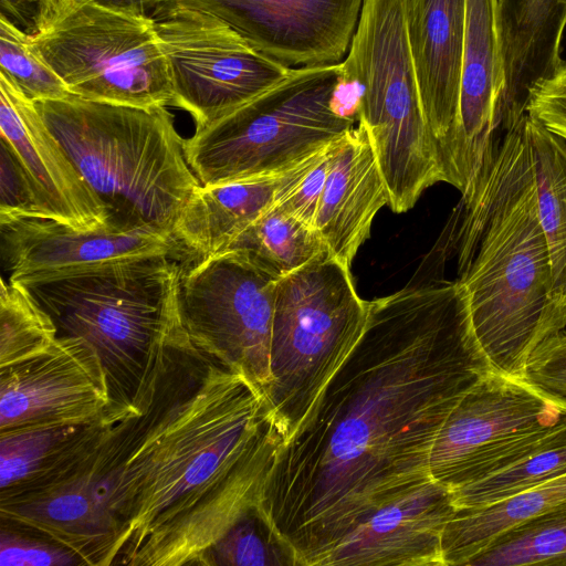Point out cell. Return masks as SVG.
I'll return each mask as SVG.
<instances>
[{"label":"cell","instance_id":"obj_1","mask_svg":"<svg viewBox=\"0 0 566 566\" xmlns=\"http://www.w3.org/2000/svg\"><path fill=\"white\" fill-rule=\"evenodd\" d=\"M492 370L458 281L370 301L360 339L265 488L261 507L296 565L321 566L376 510L430 481L438 431Z\"/></svg>","mask_w":566,"mask_h":566},{"label":"cell","instance_id":"obj_2","mask_svg":"<svg viewBox=\"0 0 566 566\" xmlns=\"http://www.w3.org/2000/svg\"><path fill=\"white\" fill-rule=\"evenodd\" d=\"M109 431L97 495L114 534L112 564L247 464L277 455L285 434L265 394L196 347L175 318Z\"/></svg>","mask_w":566,"mask_h":566},{"label":"cell","instance_id":"obj_3","mask_svg":"<svg viewBox=\"0 0 566 566\" xmlns=\"http://www.w3.org/2000/svg\"><path fill=\"white\" fill-rule=\"evenodd\" d=\"M459 279L475 337L492 369L525 380L565 332L536 209L522 117L505 129L463 200Z\"/></svg>","mask_w":566,"mask_h":566},{"label":"cell","instance_id":"obj_4","mask_svg":"<svg viewBox=\"0 0 566 566\" xmlns=\"http://www.w3.org/2000/svg\"><path fill=\"white\" fill-rule=\"evenodd\" d=\"M34 104L104 205L108 226L171 239L200 182L166 107L140 108L76 95Z\"/></svg>","mask_w":566,"mask_h":566},{"label":"cell","instance_id":"obj_5","mask_svg":"<svg viewBox=\"0 0 566 566\" xmlns=\"http://www.w3.org/2000/svg\"><path fill=\"white\" fill-rule=\"evenodd\" d=\"M180 265L170 254H155L20 284L52 317L57 336L78 337L96 352L119 405L130 401L177 312Z\"/></svg>","mask_w":566,"mask_h":566},{"label":"cell","instance_id":"obj_6","mask_svg":"<svg viewBox=\"0 0 566 566\" xmlns=\"http://www.w3.org/2000/svg\"><path fill=\"white\" fill-rule=\"evenodd\" d=\"M340 77L358 92V123L367 129L397 213L444 181L427 124L408 39L406 0H364Z\"/></svg>","mask_w":566,"mask_h":566},{"label":"cell","instance_id":"obj_7","mask_svg":"<svg viewBox=\"0 0 566 566\" xmlns=\"http://www.w3.org/2000/svg\"><path fill=\"white\" fill-rule=\"evenodd\" d=\"M339 63L292 69L269 91L185 139L201 186L275 176L354 127L338 109Z\"/></svg>","mask_w":566,"mask_h":566},{"label":"cell","instance_id":"obj_8","mask_svg":"<svg viewBox=\"0 0 566 566\" xmlns=\"http://www.w3.org/2000/svg\"><path fill=\"white\" fill-rule=\"evenodd\" d=\"M368 312L350 268L328 251L279 280L265 396L285 440L360 339Z\"/></svg>","mask_w":566,"mask_h":566},{"label":"cell","instance_id":"obj_9","mask_svg":"<svg viewBox=\"0 0 566 566\" xmlns=\"http://www.w3.org/2000/svg\"><path fill=\"white\" fill-rule=\"evenodd\" d=\"M31 49L73 95L140 108L172 105L155 20L88 0H38Z\"/></svg>","mask_w":566,"mask_h":566},{"label":"cell","instance_id":"obj_10","mask_svg":"<svg viewBox=\"0 0 566 566\" xmlns=\"http://www.w3.org/2000/svg\"><path fill=\"white\" fill-rule=\"evenodd\" d=\"M566 426V402L490 371L454 406L429 458L431 479L451 491L524 458Z\"/></svg>","mask_w":566,"mask_h":566},{"label":"cell","instance_id":"obj_11","mask_svg":"<svg viewBox=\"0 0 566 566\" xmlns=\"http://www.w3.org/2000/svg\"><path fill=\"white\" fill-rule=\"evenodd\" d=\"M277 282L241 254L221 251L180 265L177 284L179 321L192 344L264 394Z\"/></svg>","mask_w":566,"mask_h":566},{"label":"cell","instance_id":"obj_12","mask_svg":"<svg viewBox=\"0 0 566 566\" xmlns=\"http://www.w3.org/2000/svg\"><path fill=\"white\" fill-rule=\"evenodd\" d=\"M150 17L168 64L172 105L191 115L196 129L251 102L292 70L213 15L171 9Z\"/></svg>","mask_w":566,"mask_h":566},{"label":"cell","instance_id":"obj_13","mask_svg":"<svg viewBox=\"0 0 566 566\" xmlns=\"http://www.w3.org/2000/svg\"><path fill=\"white\" fill-rule=\"evenodd\" d=\"M364 0H159L149 15L196 10L227 23L254 49L289 67L340 63Z\"/></svg>","mask_w":566,"mask_h":566},{"label":"cell","instance_id":"obj_14","mask_svg":"<svg viewBox=\"0 0 566 566\" xmlns=\"http://www.w3.org/2000/svg\"><path fill=\"white\" fill-rule=\"evenodd\" d=\"M112 405L103 364L78 337L57 336L44 353L0 368V432L85 424Z\"/></svg>","mask_w":566,"mask_h":566},{"label":"cell","instance_id":"obj_15","mask_svg":"<svg viewBox=\"0 0 566 566\" xmlns=\"http://www.w3.org/2000/svg\"><path fill=\"white\" fill-rule=\"evenodd\" d=\"M497 0H467L458 127L444 182L469 197L491 161L504 118Z\"/></svg>","mask_w":566,"mask_h":566},{"label":"cell","instance_id":"obj_16","mask_svg":"<svg viewBox=\"0 0 566 566\" xmlns=\"http://www.w3.org/2000/svg\"><path fill=\"white\" fill-rule=\"evenodd\" d=\"M1 256L11 282H27L116 260L177 255L171 239L147 230H77L43 217L0 218Z\"/></svg>","mask_w":566,"mask_h":566},{"label":"cell","instance_id":"obj_17","mask_svg":"<svg viewBox=\"0 0 566 566\" xmlns=\"http://www.w3.org/2000/svg\"><path fill=\"white\" fill-rule=\"evenodd\" d=\"M0 140L22 165L46 218L77 230L108 226L104 205L45 124L34 102L2 73Z\"/></svg>","mask_w":566,"mask_h":566},{"label":"cell","instance_id":"obj_18","mask_svg":"<svg viewBox=\"0 0 566 566\" xmlns=\"http://www.w3.org/2000/svg\"><path fill=\"white\" fill-rule=\"evenodd\" d=\"M454 510L452 491L431 479L376 510L321 566H444L442 535Z\"/></svg>","mask_w":566,"mask_h":566},{"label":"cell","instance_id":"obj_19","mask_svg":"<svg viewBox=\"0 0 566 566\" xmlns=\"http://www.w3.org/2000/svg\"><path fill=\"white\" fill-rule=\"evenodd\" d=\"M465 7L467 0H406L421 105L443 178L458 127Z\"/></svg>","mask_w":566,"mask_h":566},{"label":"cell","instance_id":"obj_20","mask_svg":"<svg viewBox=\"0 0 566 566\" xmlns=\"http://www.w3.org/2000/svg\"><path fill=\"white\" fill-rule=\"evenodd\" d=\"M389 202L367 129L358 123L331 144L314 228L327 251L350 268L377 212Z\"/></svg>","mask_w":566,"mask_h":566},{"label":"cell","instance_id":"obj_21","mask_svg":"<svg viewBox=\"0 0 566 566\" xmlns=\"http://www.w3.org/2000/svg\"><path fill=\"white\" fill-rule=\"evenodd\" d=\"M503 59V129L525 113L533 92L564 65L560 41L566 0H497Z\"/></svg>","mask_w":566,"mask_h":566},{"label":"cell","instance_id":"obj_22","mask_svg":"<svg viewBox=\"0 0 566 566\" xmlns=\"http://www.w3.org/2000/svg\"><path fill=\"white\" fill-rule=\"evenodd\" d=\"M279 175L200 185L185 203L171 233L177 255L198 261L223 251L274 203Z\"/></svg>","mask_w":566,"mask_h":566},{"label":"cell","instance_id":"obj_23","mask_svg":"<svg viewBox=\"0 0 566 566\" xmlns=\"http://www.w3.org/2000/svg\"><path fill=\"white\" fill-rule=\"evenodd\" d=\"M566 507V473L492 505L455 511L442 535L444 566L468 563L502 533Z\"/></svg>","mask_w":566,"mask_h":566},{"label":"cell","instance_id":"obj_24","mask_svg":"<svg viewBox=\"0 0 566 566\" xmlns=\"http://www.w3.org/2000/svg\"><path fill=\"white\" fill-rule=\"evenodd\" d=\"M522 124L554 294L566 305V142L527 114Z\"/></svg>","mask_w":566,"mask_h":566},{"label":"cell","instance_id":"obj_25","mask_svg":"<svg viewBox=\"0 0 566 566\" xmlns=\"http://www.w3.org/2000/svg\"><path fill=\"white\" fill-rule=\"evenodd\" d=\"M223 251L241 254L260 270L280 280L327 249L314 227L273 203Z\"/></svg>","mask_w":566,"mask_h":566},{"label":"cell","instance_id":"obj_26","mask_svg":"<svg viewBox=\"0 0 566 566\" xmlns=\"http://www.w3.org/2000/svg\"><path fill=\"white\" fill-rule=\"evenodd\" d=\"M566 473V426L537 449L476 482L452 491L455 511L478 510Z\"/></svg>","mask_w":566,"mask_h":566},{"label":"cell","instance_id":"obj_27","mask_svg":"<svg viewBox=\"0 0 566 566\" xmlns=\"http://www.w3.org/2000/svg\"><path fill=\"white\" fill-rule=\"evenodd\" d=\"M98 419L80 426L0 432L1 490L25 483L43 473L72 451Z\"/></svg>","mask_w":566,"mask_h":566},{"label":"cell","instance_id":"obj_28","mask_svg":"<svg viewBox=\"0 0 566 566\" xmlns=\"http://www.w3.org/2000/svg\"><path fill=\"white\" fill-rule=\"evenodd\" d=\"M566 566V507L499 535L467 566Z\"/></svg>","mask_w":566,"mask_h":566},{"label":"cell","instance_id":"obj_29","mask_svg":"<svg viewBox=\"0 0 566 566\" xmlns=\"http://www.w3.org/2000/svg\"><path fill=\"white\" fill-rule=\"evenodd\" d=\"M57 339L52 317L20 284L1 279L0 368L48 350Z\"/></svg>","mask_w":566,"mask_h":566},{"label":"cell","instance_id":"obj_30","mask_svg":"<svg viewBox=\"0 0 566 566\" xmlns=\"http://www.w3.org/2000/svg\"><path fill=\"white\" fill-rule=\"evenodd\" d=\"M0 73L32 102L64 99L73 95L59 75L31 49L30 36L0 17Z\"/></svg>","mask_w":566,"mask_h":566},{"label":"cell","instance_id":"obj_31","mask_svg":"<svg viewBox=\"0 0 566 566\" xmlns=\"http://www.w3.org/2000/svg\"><path fill=\"white\" fill-rule=\"evenodd\" d=\"M209 565L297 566L261 506L250 512L216 546Z\"/></svg>","mask_w":566,"mask_h":566},{"label":"cell","instance_id":"obj_32","mask_svg":"<svg viewBox=\"0 0 566 566\" xmlns=\"http://www.w3.org/2000/svg\"><path fill=\"white\" fill-rule=\"evenodd\" d=\"M331 144L307 155L277 176L274 205L311 227H314L327 175Z\"/></svg>","mask_w":566,"mask_h":566},{"label":"cell","instance_id":"obj_33","mask_svg":"<svg viewBox=\"0 0 566 566\" xmlns=\"http://www.w3.org/2000/svg\"><path fill=\"white\" fill-rule=\"evenodd\" d=\"M2 217L46 218L22 165L0 140V218Z\"/></svg>","mask_w":566,"mask_h":566},{"label":"cell","instance_id":"obj_34","mask_svg":"<svg viewBox=\"0 0 566 566\" xmlns=\"http://www.w3.org/2000/svg\"><path fill=\"white\" fill-rule=\"evenodd\" d=\"M78 564L66 549L44 539H35L15 531L2 528L0 537L1 566H64Z\"/></svg>","mask_w":566,"mask_h":566},{"label":"cell","instance_id":"obj_35","mask_svg":"<svg viewBox=\"0 0 566 566\" xmlns=\"http://www.w3.org/2000/svg\"><path fill=\"white\" fill-rule=\"evenodd\" d=\"M525 113L566 142V64L533 92Z\"/></svg>","mask_w":566,"mask_h":566},{"label":"cell","instance_id":"obj_36","mask_svg":"<svg viewBox=\"0 0 566 566\" xmlns=\"http://www.w3.org/2000/svg\"><path fill=\"white\" fill-rule=\"evenodd\" d=\"M105 7L150 14L159 0H88Z\"/></svg>","mask_w":566,"mask_h":566}]
</instances>
